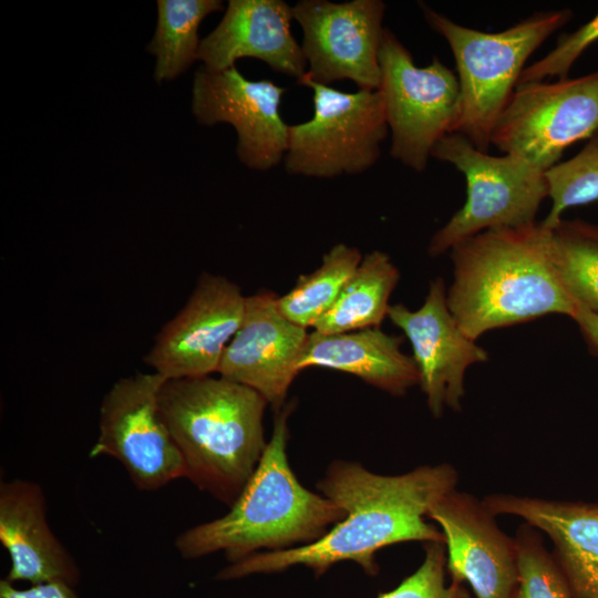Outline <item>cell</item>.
I'll list each match as a JSON object with an SVG mask.
<instances>
[{
    "mask_svg": "<svg viewBox=\"0 0 598 598\" xmlns=\"http://www.w3.org/2000/svg\"><path fill=\"white\" fill-rule=\"evenodd\" d=\"M457 481V472L450 464L425 465L401 475H381L355 462L336 461L318 487L343 509V519L313 543L256 553L230 563L217 578L237 579L297 565L311 568L320 576L344 560L355 561L369 575H375V553L389 545L444 543L442 532L427 523V513L455 489Z\"/></svg>",
    "mask_w": 598,
    "mask_h": 598,
    "instance_id": "6da1fadb",
    "label": "cell"
},
{
    "mask_svg": "<svg viewBox=\"0 0 598 598\" xmlns=\"http://www.w3.org/2000/svg\"><path fill=\"white\" fill-rule=\"evenodd\" d=\"M483 503L495 515L522 518L554 545L573 598H598V504L492 494Z\"/></svg>",
    "mask_w": 598,
    "mask_h": 598,
    "instance_id": "d6986e66",
    "label": "cell"
},
{
    "mask_svg": "<svg viewBox=\"0 0 598 598\" xmlns=\"http://www.w3.org/2000/svg\"><path fill=\"white\" fill-rule=\"evenodd\" d=\"M308 337L306 328L282 316L272 292L248 296L241 323L217 373L255 390L278 410L300 372L299 361Z\"/></svg>",
    "mask_w": 598,
    "mask_h": 598,
    "instance_id": "2e32d148",
    "label": "cell"
},
{
    "mask_svg": "<svg viewBox=\"0 0 598 598\" xmlns=\"http://www.w3.org/2000/svg\"><path fill=\"white\" fill-rule=\"evenodd\" d=\"M553 236L565 288L578 306L598 316V226L561 219Z\"/></svg>",
    "mask_w": 598,
    "mask_h": 598,
    "instance_id": "cb8c5ba5",
    "label": "cell"
},
{
    "mask_svg": "<svg viewBox=\"0 0 598 598\" xmlns=\"http://www.w3.org/2000/svg\"><path fill=\"white\" fill-rule=\"evenodd\" d=\"M598 40V13L575 32L563 35L544 58L525 66L518 84L542 82L547 78H568L569 70L581 53Z\"/></svg>",
    "mask_w": 598,
    "mask_h": 598,
    "instance_id": "83f0119b",
    "label": "cell"
},
{
    "mask_svg": "<svg viewBox=\"0 0 598 598\" xmlns=\"http://www.w3.org/2000/svg\"><path fill=\"white\" fill-rule=\"evenodd\" d=\"M432 157L452 164L466 181V199L431 238L429 252L437 256L482 231L529 225L548 197L545 172L512 155L493 156L458 133L445 135Z\"/></svg>",
    "mask_w": 598,
    "mask_h": 598,
    "instance_id": "8992f818",
    "label": "cell"
},
{
    "mask_svg": "<svg viewBox=\"0 0 598 598\" xmlns=\"http://www.w3.org/2000/svg\"><path fill=\"white\" fill-rule=\"evenodd\" d=\"M446 548L444 543H425L424 560L393 590L378 598H471L463 584L445 582Z\"/></svg>",
    "mask_w": 598,
    "mask_h": 598,
    "instance_id": "4316f807",
    "label": "cell"
},
{
    "mask_svg": "<svg viewBox=\"0 0 598 598\" xmlns=\"http://www.w3.org/2000/svg\"><path fill=\"white\" fill-rule=\"evenodd\" d=\"M362 261L361 252L346 244L333 246L319 268L298 278L295 287L277 297L279 311L291 322L309 328L332 307Z\"/></svg>",
    "mask_w": 598,
    "mask_h": 598,
    "instance_id": "603a6c76",
    "label": "cell"
},
{
    "mask_svg": "<svg viewBox=\"0 0 598 598\" xmlns=\"http://www.w3.org/2000/svg\"><path fill=\"white\" fill-rule=\"evenodd\" d=\"M402 338L379 328L343 332L309 333L299 371L321 367L358 377L392 395H403L420 384L414 359L401 351Z\"/></svg>",
    "mask_w": 598,
    "mask_h": 598,
    "instance_id": "ffe728a7",
    "label": "cell"
},
{
    "mask_svg": "<svg viewBox=\"0 0 598 598\" xmlns=\"http://www.w3.org/2000/svg\"><path fill=\"white\" fill-rule=\"evenodd\" d=\"M219 0H158V20L147 51L155 55L154 79L172 80L197 60L200 40L198 28Z\"/></svg>",
    "mask_w": 598,
    "mask_h": 598,
    "instance_id": "7402d4cb",
    "label": "cell"
},
{
    "mask_svg": "<svg viewBox=\"0 0 598 598\" xmlns=\"http://www.w3.org/2000/svg\"><path fill=\"white\" fill-rule=\"evenodd\" d=\"M285 91L271 80H248L236 65L220 72L203 66L193 81L192 112L204 125H233L240 162L268 171L287 153L289 125L280 114Z\"/></svg>",
    "mask_w": 598,
    "mask_h": 598,
    "instance_id": "4fadbf2b",
    "label": "cell"
},
{
    "mask_svg": "<svg viewBox=\"0 0 598 598\" xmlns=\"http://www.w3.org/2000/svg\"><path fill=\"white\" fill-rule=\"evenodd\" d=\"M388 318L410 340L413 359L420 372V385L434 416L445 406L461 409L466 369L487 361V352L457 324L446 301L443 279L430 283L420 309L412 311L402 303L390 305Z\"/></svg>",
    "mask_w": 598,
    "mask_h": 598,
    "instance_id": "9a60e30c",
    "label": "cell"
},
{
    "mask_svg": "<svg viewBox=\"0 0 598 598\" xmlns=\"http://www.w3.org/2000/svg\"><path fill=\"white\" fill-rule=\"evenodd\" d=\"M598 131V71L576 79L516 85L491 137L504 154L543 172L566 148Z\"/></svg>",
    "mask_w": 598,
    "mask_h": 598,
    "instance_id": "9c48e42d",
    "label": "cell"
},
{
    "mask_svg": "<svg viewBox=\"0 0 598 598\" xmlns=\"http://www.w3.org/2000/svg\"><path fill=\"white\" fill-rule=\"evenodd\" d=\"M399 277L386 254L378 250L368 254L332 307L316 322L313 331L331 334L379 328L388 317L389 299Z\"/></svg>",
    "mask_w": 598,
    "mask_h": 598,
    "instance_id": "44dd1931",
    "label": "cell"
},
{
    "mask_svg": "<svg viewBox=\"0 0 598 598\" xmlns=\"http://www.w3.org/2000/svg\"><path fill=\"white\" fill-rule=\"evenodd\" d=\"M427 518L441 527L453 581H467L476 598L513 597L518 580L515 539L502 532L483 501L453 489Z\"/></svg>",
    "mask_w": 598,
    "mask_h": 598,
    "instance_id": "5bb4252c",
    "label": "cell"
},
{
    "mask_svg": "<svg viewBox=\"0 0 598 598\" xmlns=\"http://www.w3.org/2000/svg\"><path fill=\"white\" fill-rule=\"evenodd\" d=\"M291 406L279 411L272 436L237 499L225 515L182 532L174 546L185 559L223 551L230 563L259 549H288L321 538L330 525L344 517L343 509L324 495L303 487L287 457Z\"/></svg>",
    "mask_w": 598,
    "mask_h": 598,
    "instance_id": "277c9868",
    "label": "cell"
},
{
    "mask_svg": "<svg viewBox=\"0 0 598 598\" xmlns=\"http://www.w3.org/2000/svg\"><path fill=\"white\" fill-rule=\"evenodd\" d=\"M429 25L448 43L460 84L453 130L488 152L494 126L508 103L528 58L571 17L569 10L537 12L499 32L464 27L421 4Z\"/></svg>",
    "mask_w": 598,
    "mask_h": 598,
    "instance_id": "5b68a950",
    "label": "cell"
},
{
    "mask_svg": "<svg viewBox=\"0 0 598 598\" xmlns=\"http://www.w3.org/2000/svg\"><path fill=\"white\" fill-rule=\"evenodd\" d=\"M384 11L381 0H301L292 6L303 34L305 75L324 85L347 79L359 89L378 90Z\"/></svg>",
    "mask_w": 598,
    "mask_h": 598,
    "instance_id": "8fae6325",
    "label": "cell"
},
{
    "mask_svg": "<svg viewBox=\"0 0 598 598\" xmlns=\"http://www.w3.org/2000/svg\"><path fill=\"white\" fill-rule=\"evenodd\" d=\"M379 62L390 154L415 172L426 168L435 145L453 133L460 111L457 75L439 58L423 68L385 28Z\"/></svg>",
    "mask_w": 598,
    "mask_h": 598,
    "instance_id": "ba28073f",
    "label": "cell"
},
{
    "mask_svg": "<svg viewBox=\"0 0 598 598\" xmlns=\"http://www.w3.org/2000/svg\"><path fill=\"white\" fill-rule=\"evenodd\" d=\"M551 208L542 220L554 229L574 206L598 202V131L574 157L545 172Z\"/></svg>",
    "mask_w": 598,
    "mask_h": 598,
    "instance_id": "d4e9b609",
    "label": "cell"
},
{
    "mask_svg": "<svg viewBox=\"0 0 598 598\" xmlns=\"http://www.w3.org/2000/svg\"><path fill=\"white\" fill-rule=\"evenodd\" d=\"M164 382L155 372L116 380L102 399L97 437L89 452L91 458L117 461L143 492L184 478L182 456L159 410Z\"/></svg>",
    "mask_w": 598,
    "mask_h": 598,
    "instance_id": "30bf717a",
    "label": "cell"
},
{
    "mask_svg": "<svg viewBox=\"0 0 598 598\" xmlns=\"http://www.w3.org/2000/svg\"><path fill=\"white\" fill-rule=\"evenodd\" d=\"M245 302L236 283L204 272L184 307L162 327L144 362L165 380L217 372L241 323Z\"/></svg>",
    "mask_w": 598,
    "mask_h": 598,
    "instance_id": "7c38bea8",
    "label": "cell"
},
{
    "mask_svg": "<svg viewBox=\"0 0 598 598\" xmlns=\"http://www.w3.org/2000/svg\"><path fill=\"white\" fill-rule=\"evenodd\" d=\"M292 6L282 0H230L218 25L200 40L197 60L220 72L254 58L299 80L307 62L292 35Z\"/></svg>",
    "mask_w": 598,
    "mask_h": 598,
    "instance_id": "e0dca14e",
    "label": "cell"
},
{
    "mask_svg": "<svg viewBox=\"0 0 598 598\" xmlns=\"http://www.w3.org/2000/svg\"><path fill=\"white\" fill-rule=\"evenodd\" d=\"M298 84L313 92V114L289 125L283 158L288 174L331 178L360 174L380 157L389 127L381 93L375 90L342 92L306 75Z\"/></svg>",
    "mask_w": 598,
    "mask_h": 598,
    "instance_id": "52a82bcc",
    "label": "cell"
},
{
    "mask_svg": "<svg viewBox=\"0 0 598 598\" xmlns=\"http://www.w3.org/2000/svg\"><path fill=\"white\" fill-rule=\"evenodd\" d=\"M573 319L578 324L590 350L598 357V316L578 306Z\"/></svg>",
    "mask_w": 598,
    "mask_h": 598,
    "instance_id": "f546056e",
    "label": "cell"
},
{
    "mask_svg": "<svg viewBox=\"0 0 598 598\" xmlns=\"http://www.w3.org/2000/svg\"><path fill=\"white\" fill-rule=\"evenodd\" d=\"M451 258L447 307L474 340L549 313L577 312L557 268L553 229L543 221L482 231L456 244Z\"/></svg>",
    "mask_w": 598,
    "mask_h": 598,
    "instance_id": "7a4b0ae2",
    "label": "cell"
},
{
    "mask_svg": "<svg viewBox=\"0 0 598 598\" xmlns=\"http://www.w3.org/2000/svg\"><path fill=\"white\" fill-rule=\"evenodd\" d=\"M158 404L184 478L231 506L266 448L268 402L246 385L206 375L165 380Z\"/></svg>",
    "mask_w": 598,
    "mask_h": 598,
    "instance_id": "3957f363",
    "label": "cell"
},
{
    "mask_svg": "<svg viewBox=\"0 0 598 598\" xmlns=\"http://www.w3.org/2000/svg\"><path fill=\"white\" fill-rule=\"evenodd\" d=\"M0 543L10 558L7 580L75 587L80 568L51 529L42 487L29 480L0 482Z\"/></svg>",
    "mask_w": 598,
    "mask_h": 598,
    "instance_id": "ac0fdd59",
    "label": "cell"
},
{
    "mask_svg": "<svg viewBox=\"0 0 598 598\" xmlns=\"http://www.w3.org/2000/svg\"><path fill=\"white\" fill-rule=\"evenodd\" d=\"M517 587L512 598H573L568 581L544 546L538 529L524 523L516 536Z\"/></svg>",
    "mask_w": 598,
    "mask_h": 598,
    "instance_id": "484cf974",
    "label": "cell"
},
{
    "mask_svg": "<svg viewBox=\"0 0 598 598\" xmlns=\"http://www.w3.org/2000/svg\"><path fill=\"white\" fill-rule=\"evenodd\" d=\"M0 598H80L74 586L63 581H48L17 588L7 579L0 581Z\"/></svg>",
    "mask_w": 598,
    "mask_h": 598,
    "instance_id": "f1b7e54d",
    "label": "cell"
}]
</instances>
